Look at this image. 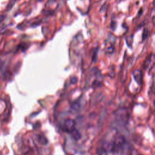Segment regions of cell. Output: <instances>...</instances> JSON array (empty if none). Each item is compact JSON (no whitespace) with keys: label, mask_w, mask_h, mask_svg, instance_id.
Listing matches in <instances>:
<instances>
[{"label":"cell","mask_w":155,"mask_h":155,"mask_svg":"<svg viewBox=\"0 0 155 155\" xmlns=\"http://www.w3.org/2000/svg\"><path fill=\"white\" fill-rule=\"evenodd\" d=\"M64 129L65 131L71 133L75 129V121L70 118L67 119L64 122Z\"/></svg>","instance_id":"1"},{"label":"cell","mask_w":155,"mask_h":155,"mask_svg":"<svg viewBox=\"0 0 155 155\" xmlns=\"http://www.w3.org/2000/svg\"><path fill=\"white\" fill-rule=\"evenodd\" d=\"M133 77H134L135 81H136V82L137 84H140L142 82V78L141 71L139 70H136L133 71Z\"/></svg>","instance_id":"2"},{"label":"cell","mask_w":155,"mask_h":155,"mask_svg":"<svg viewBox=\"0 0 155 155\" xmlns=\"http://www.w3.org/2000/svg\"><path fill=\"white\" fill-rule=\"evenodd\" d=\"M37 138H38V142L42 145H46L48 143L47 139L42 135H39Z\"/></svg>","instance_id":"3"},{"label":"cell","mask_w":155,"mask_h":155,"mask_svg":"<svg viewBox=\"0 0 155 155\" xmlns=\"http://www.w3.org/2000/svg\"><path fill=\"white\" fill-rule=\"evenodd\" d=\"M71 109L74 111H78L80 108V105L78 102H74L71 104Z\"/></svg>","instance_id":"4"},{"label":"cell","mask_w":155,"mask_h":155,"mask_svg":"<svg viewBox=\"0 0 155 155\" xmlns=\"http://www.w3.org/2000/svg\"><path fill=\"white\" fill-rule=\"evenodd\" d=\"M71 135H72L73 137L75 140H79V139L81 138V137L80 133H79L78 130H75V129L71 132Z\"/></svg>","instance_id":"5"},{"label":"cell","mask_w":155,"mask_h":155,"mask_svg":"<svg viewBox=\"0 0 155 155\" xmlns=\"http://www.w3.org/2000/svg\"><path fill=\"white\" fill-rule=\"evenodd\" d=\"M78 82V78L76 76H73L70 78V83L72 84H75Z\"/></svg>","instance_id":"6"},{"label":"cell","mask_w":155,"mask_h":155,"mask_svg":"<svg viewBox=\"0 0 155 155\" xmlns=\"http://www.w3.org/2000/svg\"><path fill=\"white\" fill-rule=\"evenodd\" d=\"M148 35V30L147 29H144L142 34V41H143L145 39L147 38Z\"/></svg>","instance_id":"7"},{"label":"cell","mask_w":155,"mask_h":155,"mask_svg":"<svg viewBox=\"0 0 155 155\" xmlns=\"http://www.w3.org/2000/svg\"><path fill=\"white\" fill-rule=\"evenodd\" d=\"M5 17H6L5 15H2L0 16V24L5 19Z\"/></svg>","instance_id":"8"}]
</instances>
